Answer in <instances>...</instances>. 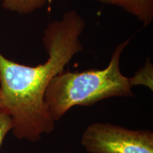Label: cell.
<instances>
[{
  "instance_id": "5b68a950",
  "label": "cell",
  "mask_w": 153,
  "mask_h": 153,
  "mask_svg": "<svg viewBox=\"0 0 153 153\" xmlns=\"http://www.w3.org/2000/svg\"><path fill=\"white\" fill-rule=\"evenodd\" d=\"M7 10L20 14H28L43 7L48 0H2Z\"/></svg>"
},
{
  "instance_id": "7a4b0ae2",
  "label": "cell",
  "mask_w": 153,
  "mask_h": 153,
  "mask_svg": "<svg viewBox=\"0 0 153 153\" xmlns=\"http://www.w3.org/2000/svg\"><path fill=\"white\" fill-rule=\"evenodd\" d=\"M130 39L119 44L104 70L84 72L63 71L50 82L45 91V106L51 118L57 121L74 106H90L103 99L114 97H134L131 88L145 85L152 89V68L141 69L133 77L124 76L120 58Z\"/></svg>"
},
{
  "instance_id": "8992f818",
  "label": "cell",
  "mask_w": 153,
  "mask_h": 153,
  "mask_svg": "<svg viewBox=\"0 0 153 153\" xmlns=\"http://www.w3.org/2000/svg\"><path fill=\"white\" fill-rule=\"evenodd\" d=\"M13 128V120L11 116L0 107V148L7 133Z\"/></svg>"
},
{
  "instance_id": "6da1fadb",
  "label": "cell",
  "mask_w": 153,
  "mask_h": 153,
  "mask_svg": "<svg viewBox=\"0 0 153 153\" xmlns=\"http://www.w3.org/2000/svg\"><path fill=\"white\" fill-rule=\"evenodd\" d=\"M85 28V21L75 11L50 23L43 37L48 58L39 65L19 64L0 53V107L12 118L17 138L36 142L43 134L54 131L55 122L44 101L45 91L51 80L82 50L79 36Z\"/></svg>"
},
{
  "instance_id": "52a82bcc",
  "label": "cell",
  "mask_w": 153,
  "mask_h": 153,
  "mask_svg": "<svg viewBox=\"0 0 153 153\" xmlns=\"http://www.w3.org/2000/svg\"><path fill=\"white\" fill-rule=\"evenodd\" d=\"M0 1H2V0H0Z\"/></svg>"
},
{
  "instance_id": "277c9868",
  "label": "cell",
  "mask_w": 153,
  "mask_h": 153,
  "mask_svg": "<svg viewBox=\"0 0 153 153\" xmlns=\"http://www.w3.org/2000/svg\"><path fill=\"white\" fill-rule=\"evenodd\" d=\"M101 2L117 6L135 16L145 26L153 20V0H100Z\"/></svg>"
},
{
  "instance_id": "3957f363",
  "label": "cell",
  "mask_w": 153,
  "mask_h": 153,
  "mask_svg": "<svg viewBox=\"0 0 153 153\" xmlns=\"http://www.w3.org/2000/svg\"><path fill=\"white\" fill-rule=\"evenodd\" d=\"M82 145L91 153H153V133L111 123H94L82 134Z\"/></svg>"
}]
</instances>
